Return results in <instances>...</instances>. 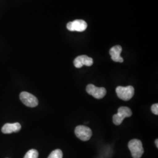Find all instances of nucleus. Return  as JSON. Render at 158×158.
<instances>
[{"instance_id":"f257e3e1","label":"nucleus","mask_w":158,"mask_h":158,"mask_svg":"<svg viewBox=\"0 0 158 158\" xmlns=\"http://www.w3.org/2000/svg\"><path fill=\"white\" fill-rule=\"evenodd\" d=\"M128 148L134 158H141L144 150L142 147V142L139 139H132L128 143Z\"/></svg>"},{"instance_id":"f03ea898","label":"nucleus","mask_w":158,"mask_h":158,"mask_svg":"<svg viewBox=\"0 0 158 158\" xmlns=\"http://www.w3.org/2000/svg\"><path fill=\"white\" fill-rule=\"evenodd\" d=\"M116 93L120 99L124 101H128L134 95V88L131 85L127 87L118 86L116 88Z\"/></svg>"},{"instance_id":"7ed1b4c3","label":"nucleus","mask_w":158,"mask_h":158,"mask_svg":"<svg viewBox=\"0 0 158 158\" xmlns=\"http://www.w3.org/2000/svg\"><path fill=\"white\" fill-rule=\"evenodd\" d=\"M132 113L130 108L121 107L118 109V113L113 115V123L116 125H119L127 117H130Z\"/></svg>"},{"instance_id":"20e7f679","label":"nucleus","mask_w":158,"mask_h":158,"mask_svg":"<svg viewBox=\"0 0 158 158\" xmlns=\"http://www.w3.org/2000/svg\"><path fill=\"white\" fill-rule=\"evenodd\" d=\"M74 132L76 136L83 141H89L92 136V131L90 128L84 125L76 127Z\"/></svg>"},{"instance_id":"39448f33","label":"nucleus","mask_w":158,"mask_h":158,"mask_svg":"<svg viewBox=\"0 0 158 158\" xmlns=\"http://www.w3.org/2000/svg\"><path fill=\"white\" fill-rule=\"evenodd\" d=\"M19 97L21 102L29 107H35L38 105V98L29 93L23 91L21 93Z\"/></svg>"},{"instance_id":"423d86ee","label":"nucleus","mask_w":158,"mask_h":158,"mask_svg":"<svg viewBox=\"0 0 158 158\" xmlns=\"http://www.w3.org/2000/svg\"><path fill=\"white\" fill-rule=\"evenodd\" d=\"M87 92L97 99H102L106 94V89L104 87H98L94 85L90 84L86 87Z\"/></svg>"},{"instance_id":"0eeeda50","label":"nucleus","mask_w":158,"mask_h":158,"mask_svg":"<svg viewBox=\"0 0 158 158\" xmlns=\"http://www.w3.org/2000/svg\"><path fill=\"white\" fill-rule=\"evenodd\" d=\"M87 23L81 19L74 20L72 22H69L67 24V28L70 31L83 32L87 29Z\"/></svg>"},{"instance_id":"6e6552de","label":"nucleus","mask_w":158,"mask_h":158,"mask_svg":"<svg viewBox=\"0 0 158 158\" xmlns=\"http://www.w3.org/2000/svg\"><path fill=\"white\" fill-rule=\"evenodd\" d=\"M74 65L76 68H81L83 66H91L93 64V60L90 57L81 55L77 57L74 60Z\"/></svg>"},{"instance_id":"1a4fd4ad","label":"nucleus","mask_w":158,"mask_h":158,"mask_svg":"<svg viewBox=\"0 0 158 158\" xmlns=\"http://www.w3.org/2000/svg\"><path fill=\"white\" fill-rule=\"evenodd\" d=\"M123 49L119 45L115 46L111 48L110 50V54L111 56V59L114 62L122 63L124 62V59L121 56V53L122 52Z\"/></svg>"},{"instance_id":"9d476101","label":"nucleus","mask_w":158,"mask_h":158,"mask_svg":"<svg viewBox=\"0 0 158 158\" xmlns=\"http://www.w3.org/2000/svg\"><path fill=\"white\" fill-rule=\"evenodd\" d=\"M21 129V125L18 123H15L13 124L8 123V124H6L2 127L1 131L4 134H11L12 132H19Z\"/></svg>"},{"instance_id":"9b49d317","label":"nucleus","mask_w":158,"mask_h":158,"mask_svg":"<svg viewBox=\"0 0 158 158\" xmlns=\"http://www.w3.org/2000/svg\"><path fill=\"white\" fill-rule=\"evenodd\" d=\"M39 153L36 149H31L25 154L23 158H38Z\"/></svg>"},{"instance_id":"f8f14e48","label":"nucleus","mask_w":158,"mask_h":158,"mask_svg":"<svg viewBox=\"0 0 158 158\" xmlns=\"http://www.w3.org/2000/svg\"><path fill=\"white\" fill-rule=\"evenodd\" d=\"M48 158H63L62 151L60 149H56L51 152Z\"/></svg>"},{"instance_id":"ddd939ff","label":"nucleus","mask_w":158,"mask_h":158,"mask_svg":"<svg viewBox=\"0 0 158 158\" xmlns=\"http://www.w3.org/2000/svg\"><path fill=\"white\" fill-rule=\"evenodd\" d=\"M151 110L154 114L158 115V104L157 103L153 104L151 107Z\"/></svg>"},{"instance_id":"4468645a","label":"nucleus","mask_w":158,"mask_h":158,"mask_svg":"<svg viewBox=\"0 0 158 158\" xmlns=\"http://www.w3.org/2000/svg\"><path fill=\"white\" fill-rule=\"evenodd\" d=\"M155 144H156V148H158V139H156V141H155Z\"/></svg>"}]
</instances>
